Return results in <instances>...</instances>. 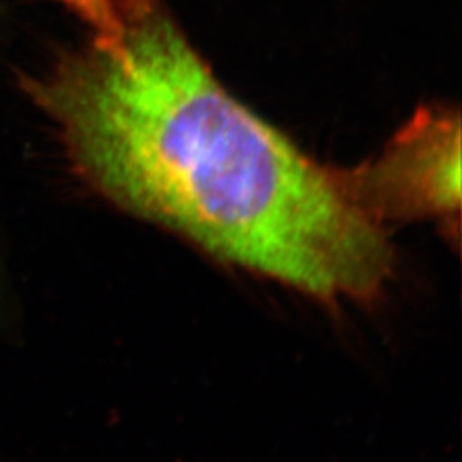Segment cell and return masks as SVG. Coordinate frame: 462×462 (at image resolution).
<instances>
[{"label":"cell","instance_id":"obj_1","mask_svg":"<svg viewBox=\"0 0 462 462\" xmlns=\"http://www.w3.org/2000/svg\"><path fill=\"white\" fill-rule=\"evenodd\" d=\"M79 177L120 209L324 303L377 298L383 226L332 168L240 103L156 2L32 86Z\"/></svg>","mask_w":462,"mask_h":462},{"label":"cell","instance_id":"obj_2","mask_svg":"<svg viewBox=\"0 0 462 462\" xmlns=\"http://www.w3.org/2000/svg\"><path fill=\"white\" fill-rule=\"evenodd\" d=\"M349 198L370 219H439L457 226L461 211V116L457 108L420 106L377 158L345 170Z\"/></svg>","mask_w":462,"mask_h":462},{"label":"cell","instance_id":"obj_3","mask_svg":"<svg viewBox=\"0 0 462 462\" xmlns=\"http://www.w3.org/2000/svg\"><path fill=\"white\" fill-rule=\"evenodd\" d=\"M76 13L95 34L93 42L110 45L125 32L127 24L146 13L158 0H60Z\"/></svg>","mask_w":462,"mask_h":462}]
</instances>
